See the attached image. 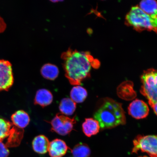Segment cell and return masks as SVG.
I'll list each match as a JSON object with an SVG mask.
<instances>
[{
	"label": "cell",
	"instance_id": "20",
	"mask_svg": "<svg viewBox=\"0 0 157 157\" xmlns=\"http://www.w3.org/2000/svg\"><path fill=\"white\" fill-rule=\"evenodd\" d=\"M73 157H89L91 150L88 145L83 143L76 145L72 150Z\"/></svg>",
	"mask_w": 157,
	"mask_h": 157
},
{
	"label": "cell",
	"instance_id": "23",
	"mask_svg": "<svg viewBox=\"0 0 157 157\" xmlns=\"http://www.w3.org/2000/svg\"><path fill=\"white\" fill-rule=\"evenodd\" d=\"M152 108L154 113L157 115V102L149 104Z\"/></svg>",
	"mask_w": 157,
	"mask_h": 157
},
{
	"label": "cell",
	"instance_id": "4",
	"mask_svg": "<svg viewBox=\"0 0 157 157\" xmlns=\"http://www.w3.org/2000/svg\"><path fill=\"white\" fill-rule=\"evenodd\" d=\"M23 129L15 126L13 123L0 118V142L8 138L6 146L7 147L18 146L24 135Z\"/></svg>",
	"mask_w": 157,
	"mask_h": 157
},
{
	"label": "cell",
	"instance_id": "3",
	"mask_svg": "<svg viewBox=\"0 0 157 157\" xmlns=\"http://www.w3.org/2000/svg\"><path fill=\"white\" fill-rule=\"evenodd\" d=\"M126 24L137 31H154L157 34V13L147 14L138 6L132 8L125 17Z\"/></svg>",
	"mask_w": 157,
	"mask_h": 157
},
{
	"label": "cell",
	"instance_id": "13",
	"mask_svg": "<svg viewBox=\"0 0 157 157\" xmlns=\"http://www.w3.org/2000/svg\"><path fill=\"white\" fill-rule=\"evenodd\" d=\"M53 99V97L50 91L47 89H41L36 92L34 103L35 105H39L44 107L50 105Z\"/></svg>",
	"mask_w": 157,
	"mask_h": 157
},
{
	"label": "cell",
	"instance_id": "7",
	"mask_svg": "<svg viewBox=\"0 0 157 157\" xmlns=\"http://www.w3.org/2000/svg\"><path fill=\"white\" fill-rule=\"evenodd\" d=\"M76 123L75 117L71 118L62 113H58L50 122L52 125L51 131L62 136H65L73 130L74 125Z\"/></svg>",
	"mask_w": 157,
	"mask_h": 157
},
{
	"label": "cell",
	"instance_id": "17",
	"mask_svg": "<svg viewBox=\"0 0 157 157\" xmlns=\"http://www.w3.org/2000/svg\"><path fill=\"white\" fill-rule=\"evenodd\" d=\"M76 108V103L68 98H64L62 99L59 106V109L61 113L68 116L73 114Z\"/></svg>",
	"mask_w": 157,
	"mask_h": 157
},
{
	"label": "cell",
	"instance_id": "5",
	"mask_svg": "<svg viewBox=\"0 0 157 157\" xmlns=\"http://www.w3.org/2000/svg\"><path fill=\"white\" fill-rule=\"evenodd\" d=\"M140 93L148 100L149 104L157 102V70L145 71L141 76Z\"/></svg>",
	"mask_w": 157,
	"mask_h": 157
},
{
	"label": "cell",
	"instance_id": "19",
	"mask_svg": "<svg viewBox=\"0 0 157 157\" xmlns=\"http://www.w3.org/2000/svg\"><path fill=\"white\" fill-rule=\"evenodd\" d=\"M138 6L147 14L157 13V2L154 0H143L140 2Z\"/></svg>",
	"mask_w": 157,
	"mask_h": 157
},
{
	"label": "cell",
	"instance_id": "11",
	"mask_svg": "<svg viewBox=\"0 0 157 157\" xmlns=\"http://www.w3.org/2000/svg\"><path fill=\"white\" fill-rule=\"evenodd\" d=\"M117 93L120 97L128 101L134 99L136 96L133 90V84L130 81H125L121 83L117 88Z\"/></svg>",
	"mask_w": 157,
	"mask_h": 157
},
{
	"label": "cell",
	"instance_id": "15",
	"mask_svg": "<svg viewBox=\"0 0 157 157\" xmlns=\"http://www.w3.org/2000/svg\"><path fill=\"white\" fill-rule=\"evenodd\" d=\"M100 127L99 122L91 118L86 119L82 124V129L86 136L91 137L99 132Z\"/></svg>",
	"mask_w": 157,
	"mask_h": 157
},
{
	"label": "cell",
	"instance_id": "18",
	"mask_svg": "<svg viewBox=\"0 0 157 157\" xmlns=\"http://www.w3.org/2000/svg\"><path fill=\"white\" fill-rule=\"evenodd\" d=\"M87 96V92L85 88L80 86H75L70 92V97L75 103L83 102Z\"/></svg>",
	"mask_w": 157,
	"mask_h": 157
},
{
	"label": "cell",
	"instance_id": "14",
	"mask_svg": "<svg viewBox=\"0 0 157 157\" xmlns=\"http://www.w3.org/2000/svg\"><path fill=\"white\" fill-rule=\"evenodd\" d=\"M11 119L15 126L21 129L26 127L30 122L28 114L23 110L16 112L11 116Z\"/></svg>",
	"mask_w": 157,
	"mask_h": 157
},
{
	"label": "cell",
	"instance_id": "8",
	"mask_svg": "<svg viewBox=\"0 0 157 157\" xmlns=\"http://www.w3.org/2000/svg\"><path fill=\"white\" fill-rule=\"evenodd\" d=\"M13 83L11 64L8 61L0 60V91H8Z\"/></svg>",
	"mask_w": 157,
	"mask_h": 157
},
{
	"label": "cell",
	"instance_id": "24",
	"mask_svg": "<svg viewBox=\"0 0 157 157\" xmlns=\"http://www.w3.org/2000/svg\"><path fill=\"white\" fill-rule=\"evenodd\" d=\"M52 2H53L54 3H56V2H61L63 1H51Z\"/></svg>",
	"mask_w": 157,
	"mask_h": 157
},
{
	"label": "cell",
	"instance_id": "9",
	"mask_svg": "<svg viewBox=\"0 0 157 157\" xmlns=\"http://www.w3.org/2000/svg\"><path fill=\"white\" fill-rule=\"evenodd\" d=\"M129 115L137 119L145 118L148 115L149 109L144 101L136 99L130 104L128 107Z\"/></svg>",
	"mask_w": 157,
	"mask_h": 157
},
{
	"label": "cell",
	"instance_id": "16",
	"mask_svg": "<svg viewBox=\"0 0 157 157\" xmlns=\"http://www.w3.org/2000/svg\"><path fill=\"white\" fill-rule=\"evenodd\" d=\"M40 72L44 78L52 80L58 77L59 71L56 65L49 63L45 64L42 67Z\"/></svg>",
	"mask_w": 157,
	"mask_h": 157
},
{
	"label": "cell",
	"instance_id": "1",
	"mask_svg": "<svg viewBox=\"0 0 157 157\" xmlns=\"http://www.w3.org/2000/svg\"><path fill=\"white\" fill-rule=\"evenodd\" d=\"M65 75L72 85L79 86L89 77L92 67L99 66V61L87 52L69 49L62 54Z\"/></svg>",
	"mask_w": 157,
	"mask_h": 157
},
{
	"label": "cell",
	"instance_id": "6",
	"mask_svg": "<svg viewBox=\"0 0 157 157\" xmlns=\"http://www.w3.org/2000/svg\"><path fill=\"white\" fill-rule=\"evenodd\" d=\"M132 152H145L150 157H157V136L138 135L133 142Z\"/></svg>",
	"mask_w": 157,
	"mask_h": 157
},
{
	"label": "cell",
	"instance_id": "12",
	"mask_svg": "<svg viewBox=\"0 0 157 157\" xmlns=\"http://www.w3.org/2000/svg\"><path fill=\"white\" fill-rule=\"evenodd\" d=\"M50 143L48 137L44 135H39L33 141V150L39 154H46L48 151Z\"/></svg>",
	"mask_w": 157,
	"mask_h": 157
},
{
	"label": "cell",
	"instance_id": "10",
	"mask_svg": "<svg viewBox=\"0 0 157 157\" xmlns=\"http://www.w3.org/2000/svg\"><path fill=\"white\" fill-rule=\"evenodd\" d=\"M68 147L64 141L54 139L50 143L48 151L52 157H61L67 152Z\"/></svg>",
	"mask_w": 157,
	"mask_h": 157
},
{
	"label": "cell",
	"instance_id": "25",
	"mask_svg": "<svg viewBox=\"0 0 157 157\" xmlns=\"http://www.w3.org/2000/svg\"><path fill=\"white\" fill-rule=\"evenodd\" d=\"M147 157V156H140V157Z\"/></svg>",
	"mask_w": 157,
	"mask_h": 157
},
{
	"label": "cell",
	"instance_id": "21",
	"mask_svg": "<svg viewBox=\"0 0 157 157\" xmlns=\"http://www.w3.org/2000/svg\"><path fill=\"white\" fill-rule=\"evenodd\" d=\"M9 155L8 147L2 142H0V157H8Z\"/></svg>",
	"mask_w": 157,
	"mask_h": 157
},
{
	"label": "cell",
	"instance_id": "22",
	"mask_svg": "<svg viewBox=\"0 0 157 157\" xmlns=\"http://www.w3.org/2000/svg\"><path fill=\"white\" fill-rule=\"evenodd\" d=\"M6 28V25L2 19L0 17V32H2Z\"/></svg>",
	"mask_w": 157,
	"mask_h": 157
},
{
	"label": "cell",
	"instance_id": "2",
	"mask_svg": "<svg viewBox=\"0 0 157 157\" xmlns=\"http://www.w3.org/2000/svg\"><path fill=\"white\" fill-rule=\"evenodd\" d=\"M94 116L102 129L113 128L126 123L122 105L110 98H105L100 102Z\"/></svg>",
	"mask_w": 157,
	"mask_h": 157
}]
</instances>
